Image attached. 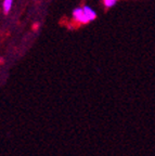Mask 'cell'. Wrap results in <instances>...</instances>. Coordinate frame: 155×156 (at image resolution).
<instances>
[{"label": "cell", "instance_id": "6da1fadb", "mask_svg": "<svg viewBox=\"0 0 155 156\" xmlns=\"http://www.w3.org/2000/svg\"><path fill=\"white\" fill-rule=\"evenodd\" d=\"M73 20L77 23L78 25H86L90 22L87 19V16L84 13V9L82 8H76L73 11Z\"/></svg>", "mask_w": 155, "mask_h": 156}, {"label": "cell", "instance_id": "7a4b0ae2", "mask_svg": "<svg viewBox=\"0 0 155 156\" xmlns=\"http://www.w3.org/2000/svg\"><path fill=\"white\" fill-rule=\"evenodd\" d=\"M82 9H84V13H85V15L87 16V19L89 20L90 22L93 21V20H96V17H97V13H96L91 8L88 7V5H84Z\"/></svg>", "mask_w": 155, "mask_h": 156}, {"label": "cell", "instance_id": "3957f363", "mask_svg": "<svg viewBox=\"0 0 155 156\" xmlns=\"http://www.w3.org/2000/svg\"><path fill=\"white\" fill-rule=\"evenodd\" d=\"M12 3H13V0H5L3 1V12H5V15L10 12V10L12 8Z\"/></svg>", "mask_w": 155, "mask_h": 156}, {"label": "cell", "instance_id": "277c9868", "mask_svg": "<svg viewBox=\"0 0 155 156\" xmlns=\"http://www.w3.org/2000/svg\"><path fill=\"white\" fill-rule=\"evenodd\" d=\"M116 2L117 0H103V5H104L105 9H110V8L114 7Z\"/></svg>", "mask_w": 155, "mask_h": 156}, {"label": "cell", "instance_id": "5b68a950", "mask_svg": "<svg viewBox=\"0 0 155 156\" xmlns=\"http://www.w3.org/2000/svg\"><path fill=\"white\" fill-rule=\"evenodd\" d=\"M39 27V23H36L35 25H33V30H37Z\"/></svg>", "mask_w": 155, "mask_h": 156}]
</instances>
